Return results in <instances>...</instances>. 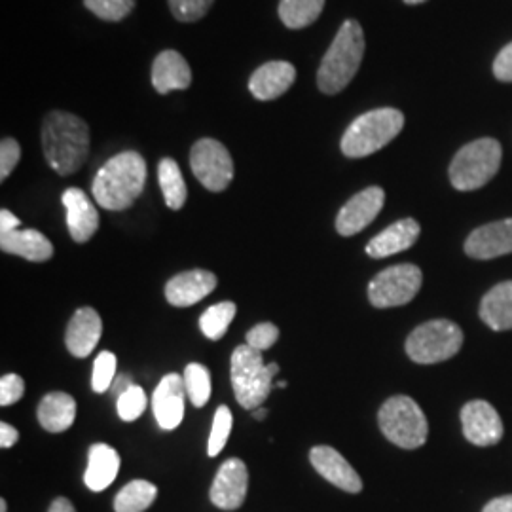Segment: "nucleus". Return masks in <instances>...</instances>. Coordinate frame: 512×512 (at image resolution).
I'll list each match as a JSON object with an SVG mask.
<instances>
[{
    "mask_svg": "<svg viewBox=\"0 0 512 512\" xmlns=\"http://www.w3.org/2000/svg\"><path fill=\"white\" fill-rule=\"evenodd\" d=\"M42 150L61 177L74 175L90 156V128L73 112L52 110L42 122Z\"/></svg>",
    "mask_w": 512,
    "mask_h": 512,
    "instance_id": "1",
    "label": "nucleus"
},
{
    "mask_svg": "<svg viewBox=\"0 0 512 512\" xmlns=\"http://www.w3.org/2000/svg\"><path fill=\"white\" fill-rule=\"evenodd\" d=\"M145 184V158L135 150H126L97 171L92 184L93 198L107 211H126L143 194Z\"/></svg>",
    "mask_w": 512,
    "mask_h": 512,
    "instance_id": "2",
    "label": "nucleus"
},
{
    "mask_svg": "<svg viewBox=\"0 0 512 512\" xmlns=\"http://www.w3.org/2000/svg\"><path fill=\"white\" fill-rule=\"evenodd\" d=\"M365 33L359 21L348 19L338 29L327 54L317 71V88L327 95H336L348 88L363 63Z\"/></svg>",
    "mask_w": 512,
    "mask_h": 512,
    "instance_id": "3",
    "label": "nucleus"
},
{
    "mask_svg": "<svg viewBox=\"0 0 512 512\" xmlns=\"http://www.w3.org/2000/svg\"><path fill=\"white\" fill-rule=\"evenodd\" d=\"M404 128V114L397 109L365 112L346 129L340 148L348 158H365L387 147Z\"/></svg>",
    "mask_w": 512,
    "mask_h": 512,
    "instance_id": "4",
    "label": "nucleus"
},
{
    "mask_svg": "<svg viewBox=\"0 0 512 512\" xmlns=\"http://www.w3.org/2000/svg\"><path fill=\"white\" fill-rule=\"evenodd\" d=\"M378 423L385 439L404 450L420 448L429 435V423L420 404L406 395L387 399L378 412Z\"/></svg>",
    "mask_w": 512,
    "mask_h": 512,
    "instance_id": "5",
    "label": "nucleus"
},
{
    "mask_svg": "<svg viewBox=\"0 0 512 512\" xmlns=\"http://www.w3.org/2000/svg\"><path fill=\"white\" fill-rule=\"evenodd\" d=\"M501 156V145L490 137L465 145L450 165V181L454 188L471 192L486 186L497 175Z\"/></svg>",
    "mask_w": 512,
    "mask_h": 512,
    "instance_id": "6",
    "label": "nucleus"
},
{
    "mask_svg": "<svg viewBox=\"0 0 512 512\" xmlns=\"http://www.w3.org/2000/svg\"><path fill=\"white\" fill-rule=\"evenodd\" d=\"M463 340V330L454 321L435 319L410 332L406 353L418 365H435L456 357Z\"/></svg>",
    "mask_w": 512,
    "mask_h": 512,
    "instance_id": "7",
    "label": "nucleus"
},
{
    "mask_svg": "<svg viewBox=\"0 0 512 512\" xmlns=\"http://www.w3.org/2000/svg\"><path fill=\"white\" fill-rule=\"evenodd\" d=\"M232 387L238 403L245 410H256L270 397L274 374L264 365L262 351L239 346L232 353Z\"/></svg>",
    "mask_w": 512,
    "mask_h": 512,
    "instance_id": "8",
    "label": "nucleus"
},
{
    "mask_svg": "<svg viewBox=\"0 0 512 512\" xmlns=\"http://www.w3.org/2000/svg\"><path fill=\"white\" fill-rule=\"evenodd\" d=\"M423 274L414 264H397L376 275L368 285V300L376 308H397L420 293Z\"/></svg>",
    "mask_w": 512,
    "mask_h": 512,
    "instance_id": "9",
    "label": "nucleus"
},
{
    "mask_svg": "<svg viewBox=\"0 0 512 512\" xmlns=\"http://www.w3.org/2000/svg\"><path fill=\"white\" fill-rule=\"evenodd\" d=\"M190 167L209 192H224L234 179V160L217 139H200L190 150Z\"/></svg>",
    "mask_w": 512,
    "mask_h": 512,
    "instance_id": "10",
    "label": "nucleus"
},
{
    "mask_svg": "<svg viewBox=\"0 0 512 512\" xmlns=\"http://www.w3.org/2000/svg\"><path fill=\"white\" fill-rule=\"evenodd\" d=\"M385 203L384 188L370 186L355 194L338 213L336 230L340 236H355L363 232L370 222L380 215Z\"/></svg>",
    "mask_w": 512,
    "mask_h": 512,
    "instance_id": "11",
    "label": "nucleus"
},
{
    "mask_svg": "<svg viewBox=\"0 0 512 512\" xmlns=\"http://www.w3.org/2000/svg\"><path fill=\"white\" fill-rule=\"evenodd\" d=\"M463 435L475 446H494L503 439V421L488 401H471L461 408Z\"/></svg>",
    "mask_w": 512,
    "mask_h": 512,
    "instance_id": "12",
    "label": "nucleus"
},
{
    "mask_svg": "<svg viewBox=\"0 0 512 512\" xmlns=\"http://www.w3.org/2000/svg\"><path fill=\"white\" fill-rule=\"evenodd\" d=\"M249 473L247 465L238 458L226 459L211 486V501L222 511H236L247 495Z\"/></svg>",
    "mask_w": 512,
    "mask_h": 512,
    "instance_id": "13",
    "label": "nucleus"
},
{
    "mask_svg": "<svg viewBox=\"0 0 512 512\" xmlns=\"http://www.w3.org/2000/svg\"><path fill=\"white\" fill-rule=\"evenodd\" d=\"M184 399H186V387H184L183 376L179 374H167L154 389V395H152L154 418L165 431L177 429L181 425L184 418Z\"/></svg>",
    "mask_w": 512,
    "mask_h": 512,
    "instance_id": "14",
    "label": "nucleus"
},
{
    "mask_svg": "<svg viewBox=\"0 0 512 512\" xmlns=\"http://www.w3.org/2000/svg\"><path fill=\"white\" fill-rule=\"evenodd\" d=\"M311 465L315 471L334 484L336 488L349 492V494H359L363 490V480L357 475V471L348 463L340 452H336L330 446H315L310 452Z\"/></svg>",
    "mask_w": 512,
    "mask_h": 512,
    "instance_id": "15",
    "label": "nucleus"
},
{
    "mask_svg": "<svg viewBox=\"0 0 512 512\" xmlns=\"http://www.w3.org/2000/svg\"><path fill=\"white\" fill-rule=\"evenodd\" d=\"M217 275L207 270H190L175 275L165 285V298L175 308H188L198 304L215 291Z\"/></svg>",
    "mask_w": 512,
    "mask_h": 512,
    "instance_id": "16",
    "label": "nucleus"
},
{
    "mask_svg": "<svg viewBox=\"0 0 512 512\" xmlns=\"http://www.w3.org/2000/svg\"><path fill=\"white\" fill-rule=\"evenodd\" d=\"M465 253L476 260H490L512 253V219L476 228L465 241Z\"/></svg>",
    "mask_w": 512,
    "mask_h": 512,
    "instance_id": "17",
    "label": "nucleus"
},
{
    "mask_svg": "<svg viewBox=\"0 0 512 512\" xmlns=\"http://www.w3.org/2000/svg\"><path fill=\"white\" fill-rule=\"evenodd\" d=\"M63 205L67 209V226L69 234L76 243H86L99 230V213L92 200L80 190L69 188L63 192Z\"/></svg>",
    "mask_w": 512,
    "mask_h": 512,
    "instance_id": "18",
    "label": "nucleus"
},
{
    "mask_svg": "<svg viewBox=\"0 0 512 512\" xmlns=\"http://www.w3.org/2000/svg\"><path fill=\"white\" fill-rule=\"evenodd\" d=\"M296 69L289 61H270L251 74L249 90L258 101H274L291 90Z\"/></svg>",
    "mask_w": 512,
    "mask_h": 512,
    "instance_id": "19",
    "label": "nucleus"
},
{
    "mask_svg": "<svg viewBox=\"0 0 512 512\" xmlns=\"http://www.w3.org/2000/svg\"><path fill=\"white\" fill-rule=\"evenodd\" d=\"M192 84V69L183 55L175 50H164L152 63V86L165 95L175 90H186Z\"/></svg>",
    "mask_w": 512,
    "mask_h": 512,
    "instance_id": "20",
    "label": "nucleus"
},
{
    "mask_svg": "<svg viewBox=\"0 0 512 512\" xmlns=\"http://www.w3.org/2000/svg\"><path fill=\"white\" fill-rule=\"evenodd\" d=\"M103 334V321L93 308L76 310L73 319L69 321L65 344L74 357H88L95 346L99 344Z\"/></svg>",
    "mask_w": 512,
    "mask_h": 512,
    "instance_id": "21",
    "label": "nucleus"
},
{
    "mask_svg": "<svg viewBox=\"0 0 512 512\" xmlns=\"http://www.w3.org/2000/svg\"><path fill=\"white\" fill-rule=\"evenodd\" d=\"M420 224L414 219L397 220L366 245V255L385 258L410 249L420 238Z\"/></svg>",
    "mask_w": 512,
    "mask_h": 512,
    "instance_id": "22",
    "label": "nucleus"
},
{
    "mask_svg": "<svg viewBox=\"0 0 512 512\" xmlns=\"http://www.w3.org/2000/svg\"><path fill=\"white\" fill-rule=\"evenodd\" d=\"M0 249L8 255L21 256L31 262H46L54 256V245L38 230H14L0 234Z\"/></svg>",
    "mask_w": 512,
    "mask_h": 512,
    "instance_id": "23",
    "label": "nucleus"
},
{
    "mask_svg": "<svg viewBox=\"0 0 512 512\" xmlns=\"http://www.w3.org/2000/svg\"><path fill=\"white\" fill-rule=\"evenodd\" d=\"M120 471V454L103 442L93 444L88 452V469L84 482L92 492H103L116 480Z\"/></svg>",
    "mask_w": 512,
    "mask_h": 512,
    "instance_id": "24",
    "label": "nucleus"
},
{
    "mask_svg": "<svg viewBox=\"0 0 512 512\" xmlns=\"http://www.w3.org/2000/svg\"><path fill=\"white\" fill-rule=\"evenodd\" d=\"M40 425L50 433H63L74 423L76 418V401L69 393L55 391L48 393L37 410Z\"/></svg>",
    "mask_w": 512,
    "mask_h": 512,
    "instance_id": "25",
    "label": "nucleus"
},
{
    "mask_svg": "<svg viewBox=\"0 0 512 512\" xmlns=\"http://www.w3.org/2000/svg\"><path fill=\"white\" fill-rule=\"evenodd\" d=\"M480 319L492 330H512V281H503L480 302Z\"/></svg>",
    "mask_w": 512,
    "mask_h": 512,
    "instance_id": "26",
    "label": "nucleus"
},
{
    "mask_svg": "<svg viewBox=\"0 0 512 512\" xmlns=\"http://www.w3.org/2000/svg\"><path fill=\"white\" fill-rule=\"evenodd\" d=\"M325 8V0H281L279 19L287 29H306L315 23Z\"/></svg>",
    "mask_w": 512,
    "mask_h": 512,
    "instance_id": "27",
    "label": "nucleus"
},
{
    "mask_svg": "<svg viewBox=\"0 0 512 512\" xmlns=\"http://www.w3.org/2000/svg\"><path fill=\"white\" fill-rule=\"evenodd\" d=\"M158 181H160V186H162L167 207L173 209V211L183 209V205L186 203V196H188V190H186V184H184L181 167L173 158H164L158 164Z\"/></svg>",
    "mask_w": 512,
    "mask_h": 512,
    "instance_id": "28",
    "label": "nucleus"
},
{
    "mask_svg": "<svg viewBox=\"0 0 512 512\" xmlns=\"http://www.w3.org/2000/svg\"><path fill=\"white\" fill-rule=\"evenodd\" d=\"M158 488L148 480H133L114 497L116 512H145L154 503Z\"/></svg>",
    "mask_w": 512,
    "mask_h": 512,
    "instance_id": "29",
    "label": "nucleus"
},
{
    "mask_svg": "<svg viewBox=\"0 0 512 512\" xmlns=\"http://www.w3.org/2000/svg\"><path fill=\"white\" fill-rule=\"evenodd\" d=\"M238 313V306L234 302H220L205 311L200 319V329L209 340H220L228 327L232 325Z\"/></svg>",
    "mask_w": 512,
    "mask_h": 512,
    "instance_id": "30",
    "label": "nucleus"
},
{
    "mask_svg": "<svg viewBox=\"0 0 512 512\" xmlns=\"http://www.w3.org/2000/svg\"><path fill=\"white\" fill-rule=\"evenodd\" d=\"M184 387L190 403L196 408H202L209 403L211 397V374L209 370L198 363H190L184 368Z\"/></svg>",
    "mask_w": 512,
    "mask_h": 512,
    "instance_id": "31",
    "label": "nucleus"
},
{
    "mask_svg": "<svg viewBox=\"0 0 512 512\" xmlns=\"http://www.w3.org/2000/svg\"><path fill=\"white\" fill-rule=\"evenodd\" d=\"M230 433H232V412H230L228 406L222 404L215 412V420H213L211 435H209V442H207V454L211 458L219 456L220 452L224 450Z\"/></svg>",
    "mask_w": 512,
    "mask_h": 512,
    "instance_id": "32",
    "label": "nucleus"
},
{
    "mask_svg": "<svg viewBox=\"0 0 512 512\" xmlns=\"http://www.w3.org/2000/svg\"><path fill=\"white\" fill-rule=\"evenodd\" d=\"M84 6L103 21H122L135 8V0H84Z\"/></svg>",
    "mask_w": 512,
    "mask_h": 512,
    "instance_id": "33",
    "label": "nucleus"
},
{
    "mask_svg": "<svg viewBox=\"0 0 512 512\" xmlns=\"http://www.w3.org/2000/svg\"><path fill=\"white\" fill-rule=\"evenodd\" d=\"M118 359L112 351H101L93 363L92 389L95 393H105L116 380Z\"/></svg>",
    "mask_w": 512,
    "mask_h": 512,
    "instance_id": "34",
    "label": "nucleus"
},
{
    "mask_svg": "<svg viewBox=\"0 0 512 512\" xmlns=\"http://www.w3.org/2000/svg\"><path fill=\"white\" fill-rule=\"evenodd\" d=\"M116 408H118V416L124 421H135L137 418H141L147 408L145 389L139 385H131L128 391H124L118 397Z\"/></svg>",
    "mask_w": 512,
    "mask_h": 512,
    "instance_id": "35",
    "label": "nucleus"
},
{
    "mask_svg": "<svg viewBox=\"0 0 512 512\" xmlns=\"http://www.w3.org/2000/svg\"><path fill=\"white\" fill-rule=\"evenodd\" d=\"M215 0H169V10L173 18L183 23H194L205 18Z\"/></svg>",
    "mask_w": 512,
    "mask_h": 512,
    "instance_id": "36",
    "label": "nucleus"
},
{
    "mask_svg": "<svg viewBox=\"0 0 512 512\" xmlns=\"http://www.w3.org/2000/svg\"><path fill=\"white\" fill-rule=\"evenodd\" d=\"M279 338V329L274 323H260L247 332V346L256 351L272 348Z\"/></svg>",
    "mask_w": 512,
    "mask_h": 512,
    "instance_id": "37",
    "label": "nucleus"
},
{
    "mask_svg": "<svg viewBox=\"0 0 512 512\" xmlns=\"http://www.w3.org/2000/svg\"><path fill=\"white\" fill-rule=\"evenodd\" d=\"M21 158V147L12 137H4L0 143V181H6L16 169Z\"/></svg>",
    "mask_w": 512,
    "mask_h": 512,
    "instance_id": "38",
    "label": "nucleus"
},
{
    "mask_svg": "<svg viewBox=\"0 0 512 512\" xmlns=\"http://www.w3.org/2000/svg\"><path fill=\"white\" fill-rule=\"evenodd\" d=\"M25 393V382L18 374H6L0 378V404L10 406L18 403Z\"/></svg>",
    "mask_w": 512,
    "mask_h": 512,
    "instance_id": "39",
    "label": "nucleus"
},
{
    "mask_svg": "<svg viewBox=\"0 0 512 512\" xmlns=\"http://www.w3.org/2000/svg\"><path fill=\"white\" fill-rule=\"evenodd\" d=\"M494 74L501 82H512V42L495 57Z\"/></svg>",
    "mask_w": 512,
    "mask_h": 512,
    "instance_id": "40",
    "label": "nucleus"
},
{
    "mask_svg": "<svg viewBox=\"0 0 512 512\" xmlns=\"http://www.w3.org/2000/svg\"><path fill=\"white\" fill-rule=\"evenodd\" d=\"M19 433L16 427L8 423H0V446L2 448H12L18 442Z\"/></svg>",
    "mask_w": 512,
    "mask_h": 512,
    "instance_id": "41",
    "label": "nucleus"
},
{
    "mask_svg": "<svg viewBox=\"0 0 512 512\" xmlns=\"http://www.w3.org/2000/svg\"><path fill=\"white\" fill-rule=\"evenodd\" d=\"M19 230V219L10 213L8 209H2L0 211V234H8V232H14Z\"/></svg>",
    "mask_w": 512,
    "mask_h": 512,
    "instance_id": "42",
    "label": "nucleus"
},
{
    "mask_svg": "<svg viewBox=\"0 0 512 512\" xmlns=\"http://www.w3.org/2000/svg\"><path fill=\"white\" fill-rule=\"evenodd\" d=\"M482 512H512V495L492 499Z\"/></svg>",
    "mask_w": 512,
    "mask_h": 512,
    "instance_id": "43",
    "label": "nucleus"
},
{
    "mask_svg": "<svg viewBox=\"0 0 512 512\" xmlns=\"http://www.w3.org/2000/svg\"><path fill=\"white\" fill-rule=\"evenodd\" d=\"M133 384V380H131V376H126V374H122V376H116V380L112 382V395H116V397H120L124 391H128L129 387Z\"/></svg>",
    "mask_w": 512,
    "mask_h": 512,
    "instance_id": "44",
    "label": "nucleus"
},
{
    "mask_svg": "<svg viewBox=\"0 0 512 512\" xmlns=\"http://www.w3.org/2000/svg\"><path fill=\"white\" fill-rule=\"evenodd\" d=\"M48 512H76L74 511L73 503L67 497H57L54 503L50 505Z\"/></svg>",
    "mask_w": 512,
    "mask_h": 512,
    "instance_id": "45",
    "label": "nucleus"
},
{
    "mask_svg": "<svg viewBox=\"0 0 512 512\" xmlns=\"http://www.w3.org/2000/svg\"><path fill=\"white\" fill-rule=\"evenodd\" d=\"M266 416H268V410H264V408H256L253 412V418L258 421L266 420Z\"/></svg>",
    "mask_w": 512,
    "mask_h": 512,
    "instance_id": "46",
    "label": "nucleus"
},
{
    "mask_svg": "<svg viewBox=\"0 0 512 512\" xmlns=\"http://www.w3.org/2000/svg\"><path fill=\"white\" fill-rule=\"evenodd\" d=\"M268 368H270V372H272V374H277V372H279V366H277V363H270V365H268Z\"/></svg>",
    "mask_w": 512,
    "mask_h": 512,
    "instance_id": "47",
    "label": "nucleus"
},
{
    "mask_svg": "<svg viewBox=\"0 0 512 512\" xmlns=\"http://www.w3.org/2000/svg\"><path fill=\"white\" fill-rule=\"evenodd\" d=\"M6 509H8L6 501H4V499H0V512H6Z\"/></svg>",
    "mask_w": 512,
    "mask_h": 512,
    "instance_id": "48",
    "label": "nucleus"
},
{
    "mask_svg": "<svg viewBox=\"0 0 512 512\" xmlns=\"http://www.w3.org/2000/svg\"><path fill=\"white\" fill-rule=\"evenodd\" d=\"M406 4H421V2H425V0H404Z\"/></svg>",
    "mask_w": 512,
    "mask_h": 512,
    "instance_id": "49",
    "label": "nucleus"
},
{
    "mask_svg": "<svg viewBox=\"0 0 512 512\" xmlns=\"http://www.w3.org/2000/svg\"><path fill=\"white\" fill-rule=\"evenodd\" d=\"M277 387H279V389H285V387H287V382H279V384H277Z\"/></svg>",
    "mask_w": 512,
    "mask_h": 512,
    "instance_id": "50",
    "label": "nucleus"
}]
</instances>
